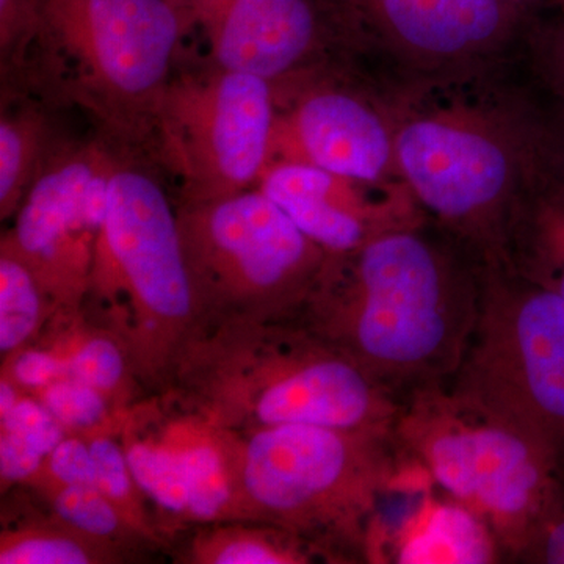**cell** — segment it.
Listing matches in <instances>:
<instances>
[{
    "instance_id": "cell-1",
    "label": "cell",
    "mask_w": 564,
    "mask_h": 564,
    "mask_svg": "<svg viewBox=\"0 0 564 564\" xmlns=\"http://www.w3.org/2000/svg\"><path fill=\"white\" fill-rule=\"evenodd\" d=\"M521 58L388 77L400 177L484 267H508L519 210L544 184L545 99L532 79L516 77Z\"/></svg>"
},
{
    "instance_id": "cell-2",
    "label": "cell",
    "mask_w": 564,
    "mask_h": 564,
    "mask_svg": "<svg viewBox=\"0 0 564 564\" xmlns=\"http://www.w3.org/2000/svg\"><path fill=\"white\" fill-rule=\"evenodd\" d=\"M484 265L432 220L328 256L293 321L402 400L447 388L469 347Z\"/></svg>"
},
{
    "instance_id": "cell-3",
    "label": "cell",
    "mask_w": 564,
    "mask_h": 564,
    "mask_svg": "<svg viewBox=\"0 0 564 564\" xmlns=\"http://www.w3.org/2000/svg\"><path fill=\"white\" fill-rule=\"evenodd\" d=\"M229 432L393 430L404 400L293 318L203 323L165 392Z\"/></svg>"
},
{
    "instance_id": "cell-4",
    "label": "cell",
    "mask_w": 564,
    "mask_h": 564,
    "mask_svg": "<svg viewBox=\"0 0 564 564\" xmlns=\"http://www.w3.org/2000/svg\"><path fill=\"white\" fill-rule=\"evenodd\" d=\"M229 437L243 521L296 534L323 562L370 563L384 497L432 486L393 430L278 425Z\"/></svg>"
},
{
    "instance_id": "cell-5",
    "label": "cell",
    "mask_w": 564,
    "mask_h": 564,
    "mask_svg": "<svg viewBox=\"0 0 564 564\" xmlns=\"http://www.w3.org/2000/svg\"><path fill=\"white\" fill-rule=\"evenodd\" d=\"M84 307L120 339L137 383L165 392L202 315L177 209L139 166L115 163Z\"/></svg>"
},
{
    "instance_id": "cell-6",
    "label": "cell",
    "mask_w": 564,
    "mask_h": 564,
    "mask_svg": "<svg viewBox=\"0 0 564 564\" xmlns=\"http://www.w3.org/2000/svg\"><path fill=\"white\" fill-rule=\"evenodd\" d=\"M393 434L434 488L489 527L505 563L524 562L564 508L562 475L543 448L447 388L411 393Z\"/></svg>"
},
{
    "instance_id": "cell-7",
    "label": "cell",
    "mask_w": 564,
    "mask_h": 564,
    "mask_svg": "<svg viewBox=\"0 0 564 564\" xmlns=\"http://www.w3.org/2000/svg\"><path fill=\"white\" fill-rule=\"evenodd\" d=\"M543 448L564 484V300L508 267H484L480 307L447 386Z\"/></svg>"
},
{
    "instance_id": "cell-8",
    "label": "cell",
    "mask_w": 564,
    "mask_h": 564,
    "mask_svg": "<svg viewBox=\"0 0 564 564\" xmlns=\"http://www.w3.org/2000/svg\"><path fill=\"white\" fill-rule=\"evenodd\" d=\"M185 32L172 0H36V33L76 101L122 135L152 131Z\"/></svg>"
},
{
    "instance_id": "cell-9",
    "label": "cell",
    "mask_w": 564,
    "mask_h": 564,
    "mask_svg": "<svg viewBox=\"0 0 564 564\" xmlns=\"http://www.w3.org/2000/svg\"><path fill=\"white\" fill-rule=\"evenodd\" d=\"M177 221L202 325L292 318L328 261L258 187L181 204Z\"/></svg>"
},
{
    "instance_id": "cell-10",
    "label": "cell",
    "mask_w": 564,
    "mask_h": 564,
    "mask_svg": "<svg viewBox=\"0 0 564 564\" xmlns=\"http://www.w3.org/2000/svg\"><path fill=\"white\" fill-rule=\"evenodd\" d=\"M276 113V85L262 77L212 66L170 80L152 132L181 182V204L254 188L269 165Z\"/></svg>"
},
{
    "instance_id": "cell-11",
    "label": "cell",
    "mask_w": 564,
    "mask_h": 564,
    "mask_svg": "<svg viewBox=\"0 0 564 564\" xmlns=\"http://www.w3.org/2000/svg\"><path fill=\"white\" fill-rule=\"evenodd\" d=\"M386 76H437L522 57L538 17L505 0H336Z\"/></svg>"
},
{
    "instance_id": "cell-12",
    "label": "cell",
    "mask_w": 564,
    "mask_h": 564,
    "mask_svg": "<svg viewBox=\"0 0 564 564\" xmlns=\"http://www.w3.org/2000/svg\"><path fill=\"white\" fill-rule=\"evenodd\" d=\"M276 88L269 163H310L366 182L402 181L383 74L355 77L322 68Z\"/></svg>"
},
{
    "instance_id": "cell-13",
    "label": "cell",
    "mask_w": 564,
    "mask_h": 564,
    "mask_svg": "<svg viewBox=\"0 0 564 564\" xmlns=\"http://www.w3.org/2000/svg\"><path fill=\"white\" fill-rule=\"evenodd\" d=\"M115 163L93 144L47 159L13 228L2 236L43 285L55 313L84 310Z\"/></svg>"
},
{
    "instance_id": "cell-14",
    "label": "cell",
    "mask_w": 564,
    "mask_h": 564,
    "mask_svg": "<svg viewBox=\"0 0 564 564\" xmlns=\"http://www.w3.org/2000/svg\"><path fill=\"white\" fill-rule=\"evenodd\" d=\"M185 29H198L217 68L274 85L322 69L339 41L361 50L336 0H172Z\"/></svg>"
},
{
    "instance_id": "cell-15",
    "label": "cell",
    "mask_w": 564,
    "mask_h": 564,
    "mask_svg": "<svg viewBox=\"0 0 564 564\" xmlns=\"http://www.w3.org/2000/svg\"><path fill=\"white\" fill-rule=\"evenodd\" d=\"M256 187L332 256L430 220L403 181L366 182L310 163L272 162Z\"/></svg>"
},
{
    "instance_id": "cell-16",
    "label": "cell",
    "mask_w": 564,
    "mask_h": 564,
    "mask_svg": "<svg viewBox=\"0 0 564 564\" xmlns=\"http://www.w3.org/2000/svg\"><path fill=\"white\" fill-rule=\"evenodd\" d=\"M434 486L423 489L414 510L393 530L378 525L370 563H505L489 527L474 511Z\"/></svg>"
},
{
    "instance_id": "cell-17",
    "label": "cell",
    "mask_w": 564,
    "mask_h": 564,
    "mask_svg": "<svg viewBox=\"0 0 564 564\" xmlns=\"http://www.w3.org/2000/svg\"><path fill=\"white\" fill-rule=\"evenodd\" d=\"M159 419L180 458L188 491V524L243 521L228 430L212 425L161 393Z\"/></svg>"
},
{
    "instance_id": "cell-18",
    "label": "cell",
    "mask_w": 564,
    "mask_h": 564,
    "mask_svg": "<svg viewBox=\"0 0 564 564\" xmlns=\"http://www.w3.org/2000/svg\"><path fill=\"white\" fill-rule=\"evenodd\" d=\"M44 345L63 359L66 377L93 386L109 397L117 410L132 404L133 377L128 352L106 326L90 321L85 310L55 313L47 323Z\"/></svg>"
},
{
    "instance_id": "cell-19",
    "label": "cell",
    "mask_w": 564,
    "mask_h": 564,
    "mask_svg": "<svg viewBox=\"0 0 564 564\" xmlns=\"http://www.w3.org/2000/svg\"><path fill=\"white\" fill-rule=\"evenodd\" d=\"M118 436L147 500L180 524H188L187 485L180 458L163 433L158 399L122 411Z\"/></svg>"
},
{
    "instance_id": "cell-20",
    "label": "cell",
    "mask_w": 564,
    "mask_h": 564,
    "mask_svg": "<svg viewBox=\"0 0 564 564\" xmlns=\"http://www.w3.org/2000/svg\"><path fill=\"white\" fill-rule=\"evenodd\" d=\"M508 267L564 300V193L543 184L519 210Z\"/></svg>"
},
{
    "instance_id": "cell-21",
    "label": "cell",
    "mask_w": 564,
    "mask_h": 564,
    "mask_svg": "<svg viewBox=\"0 0 564 564\" xmlns=\"http://www.w3.org/2000/svg\"><path fill=\"white\" fill-rule=\"evenodd\" d=\"M185 563L307 564L323 562L313 545L278 527L234 521L202 525L188 544Z\"/></svg>"
},
{
    "instance_id": "cell-22",
    "label": "cell",
    "mask_w": 564,
    "mask_h": 564,
    "mask_svg": "<svg viewBox=\"0 0 564 564\" xmlns=\"http://www.w3.org/2000/svg\"><path fill=\"white\" fill-rule=\"evenodd\" d=\"M121 556V549L77 532L54 514L24 519L0 534V564H106Z\"/></svg>"
},
{
    "instance_id": "cell-23",
    "label": "cell",
    "mask_w": 564,
    "mask_h": 564,
    "mask_svg": "<svg viewBox=\"0 0 564 564\" xmlns=\"http://www.w3.org/2000/svg\"><path fill=\"white\" fill-rule=\"evenodd\" d=\"M50 126L41 111H3L0 120V217H13L46 165Z\"/></svg>"
},
{
    "instance_id": "cell-24",
    "label": "cell",
    "mask_w": 564,
    "mask_h": 564,
    "mask_svg": "<svg viewBox=\"0 0 564 564\" xmlns=\"http://www.w3.org/2000/svg\"><path fill=\"white\" fill-rule=\"evenodd\" d=\"M54 304L35 274L9 243H0V352L32 344L46 328Z\"/></svg>"
},
{
    "instance_id": "cell-25",
    "label": "cell",
    "mask_w": 564,
    "mask_h": 564,
    "mask_svg": "<svg viewBox=\"0 0 564 564\" xmlns=\"http://www.w3.org/2000/svg\"><path fill=\"white\" fill-rule=\"evenodd\" d=\"M118 432L120 429L85 436L90 444L95 463V486L115 505L137 533L151 543H158V529L152 522L150 511L144 507L147 497L133 478Z\"/></svg>"
},
{
    "instance_id": "cell-26",
    "label": "cell",
    "mask_w": 564,
    "mask_h": 564,
    "mask_svg": "<svg viewBox=\"0 0 564 564\" xmlns=\"http://www.w3.org/2000/svg\"><path fill=\"white\" fill-rule=\"evenodd\" d=\"M40 496L61 521L102 543L122 549L137 541H147L96 486H65Z\"/></svg>"
},
{
    "instance_id": "cell-27",
    "label": "cell",
    "mask_w": 564,
    "mask_h": 564,
    "mask_svg": "<svg viewBox=\"0 0 564 564\" xmlns=\"http://www.w3.org/2000/svg\"><path fill=\"white\" fill-rule=\"evenodd\" d=\"M35 397L68 434L91 436L120 429L122 411L109 397L76 378L63 377Z\"/></svg>"
},
{
    "instance_id": "cell-28",
    "label": "cell",
    "mask_w": 564,
    "mask_h": 564,
    "mask_svg": "<svg viewBox=\"0 0 564 564\" xmlns=\"http://www.w3.org/2000/svg\"><path fill=\"white\" fill-rule=\"evenodd\" d=\"M522 63L549 101L564 107V21L536 18L524 43Z\"/></svg>"
},
{
    "instance_id": "cell-29",
    "label": "cell",
    "mask_w": 564,
    "mask_h": 564,
    "mask_svg": "<svg viewBox=\"0 0 564 564\" xmlns=\"http://www.w3.org/2000/svg\"><path fill=\"white\" fill-rule=\"evenodd\" d=\"M95 486V463L85 436L66 434L47 455L40 474L29 484L36 494L54 491L65 486Z\"/></svg>"
},
{
    "instance_id": "cell-30",
    "label": "cell",
    "mask_w": 564,
    "mask_h": 564,
    "mask_svg": "<svg viewBox=\"0 0 564 564\" xmlns=\"http://www.w3.org/2000/svg\"><path fill=\"white\" fill-rule=\"evenodd\" d=\"M0 430L17 434L46 456L68 434L51 411L31 393H22L9 413L0 415Z\"/></svg>"
},
{
    "instance_id": "cell-31",
    "label": "cell",
    "mask_w": 564,
    "mask_h": 564,
    "mask_svg": "<svg viewBox=\"0 0 564 564\" xmlns=\"http://www.w3.org/2000/svg\"><path fill=\"white\" fill-rule=\"evenodd\" d=\"M2 377L13 381L22 392L36 395L66 377V367L61 356L47 345L29 344L3 358Z\"/></svg>"
},
{
    "instance_id": "cell-32",
    "label": "cell",
    "mask_w": 564,
    "mask_h": 564,
    "mask_svg": "<svg viewBox=\"0 0 564 564\" xmlns=\"http://www.w3.org/2000/svg\"><path fill=\"white\" fill-rule=\"evenodd\" d=\"M46 458L17 434L0 430V480L3 488L31 484Z\"/></svg>"
},
{
    "instance_id": "cell-33",
    "label": "cell",
    "mask_w": 564,
    "mask_h": 564,
    "mask_svg": "<svg viewBox=\"0 0 564 564\" xmlns=\"http://www.w3.org/2000/svg\"><path fill=\"white\" fill-rule=\"evenodd\" d=\"M36 0H0V51L2 58L24 51L35 41Z\"/></svg>"
},
{
    "instance_id": "cell-34",
    "label": "cell",
    "mask_w": 564,
    "mask_h": 564,
    "mask_svg": "<svg viewBox=\"0 0 564 564\" xmlns=\"http://www.w3.org/2000/svg\"><path fill=\"white\" fill-rule=\"evenodd\" d=\"M544 99V184L564 193V107L549 101L545 96Z\"/></svg>"
},
{
    "instance_id": "cell-35",
    "label": "cell",
    "mask_w": 564,
    "mask_h": 564,
    "mask_svg": "<svg viewBox=\"0 0 564 564\" xmlns=\"http://www.w3.org/2000/svg\"><path fill=\"white\" fill-rule=\"evenodd\" d=\"M522 563L564 564V508L544 527Z\"/></svg>"
},
{
    "instance_id": "cell-36",
    "label": "cell",
    "mask_w": 564,
    "mask_h": 564,
    "mask_svg": "<svg viewBox=\"0 0 564 564\" xmlns=\"http://www.w3.org/2000/svg\"><path fill=\"white\" fill-rule=\"evenodd\" d=\"M505 2L518 7V9L532 14V17H538L541 10L547 9L549 7V0H505Z\"/></svg>"
},
{
    "instance_id": "cell-37",
    "label": "cell",
    "mask_w": 564,
    "mask_h": 564,
    "mask_svg": "<svg viewBox=\"0 0 564 564\" xmlns=\"http://www.w3.org/2000/svg\"><path fill=\"white\" fill-rule=\"evenodd\" d=\"M549 7L556 11V17L564 21V0H549Z\"/></svg>"
}]
</instances>
